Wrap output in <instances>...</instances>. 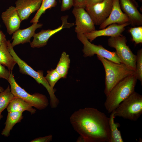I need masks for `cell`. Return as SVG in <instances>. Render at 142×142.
I'll use <instances>...</instances> for the list:
<instances>
[{"mask_svg": "<svg viewBox=\"0 0 142 142\" xmlns=\"http://www.w3.org/2000/svg\"><path fill=\"white\" fill-rule=\"evenodd\" d=\"M79 142H110L109 118L96 108L86 107L74 112L70 118Z\"/></svg>", "mask_w": 142, "mask_h": 142, "instance_id": "6da1fadb", "label": "cell"}, {"mask_svg": "<svg viewBox=\"0 0 142 142\" xmlns=\"http://www.w3.org/2000/svg\"><path fill=\"white\" fill-rule=\"evenodd\" d=\"M137 79L135 74L129 75L120 81L106 95L104 106L109 113H111L119 104L135 91Z\"/></svg>", "mask_w": 142, "mask_h": 142, "instance_id": "7a4b0ae2", "label": "cell"}, {"mask_svg": "<svg viewBox=\"0 0 142 142\" xmlns=\"http://www.w3.org/2000/svg\"><path fill=\"white\" fill-rule=\"evenodd\" d=\"M97 56L102 63L105 70L104 93L106 96L120 81L129 75L135 74V70L123 63H116L101 56Z\"/></svg>", "mask_w": 142, "mask_h": 142, "instance_id": "3957f363", "label": "cell"}, {"mask_svg": "<svg viewBox=\"0 0 142 142\" xmlns=\"http://www.w3.org/2000/svg\"><path fill=\"white\" fill-rule=\"evenodd\" d=\"M7 45L8 50L19 66L20 72L23 74L30 76L38 84L43 85L46 89L49 94L50 104L51 108H56L59 103V101L55 94V90L51 88L45 77L44 76L43 71L35 70L20 58L14 51L10 40L7 41Z\"/></svg>", "mask_w": 142, "mask_h": 142, "instance_id": "277c9868", "label": "cell"}, {"mask_svg": "<svg viewBox=\"0 0 142 142\" xmlns=\"http://www.w3.org/2000/svg\"><path fill=\"white\" fill-rule=\"evenodd\" d=\"M115 117L137 120L142 114V96L134 92L122 101L114 110Z\"/></svg>", "mask_w": 142, "mask_h": 142, "instance_id": "5b68a950", "label": "cell"}, {"mask_svg": "<svg viewBox=\"0 0 142 142\" xmlns=\"http://www.w3.org/2000/svg\"><path fill=\"white\" fill-rule=\"evenodd\" d=\"M11 91L15 97L21 98L36 109L42 110L48 105L49 101L44 95L39 93L31 94L22 88L17 83L12 71L8 81Z\"/></svg>", "mask_w": 142, "mask_h": 142, "instance_id": "8992f818", "label": "cell"}, {"mask_svg": "<svg viewBox=\"0 0 142 142\" xmlns=\"http://www.w3.org/2000/svg\"><path fill=\"white\" fill-rule=\"evenodd\" d=\"M127 42L126 37L123 35L110 37L108 40V45L115 49L116 54L121 63L135 72L136 55L127 45Z\"/></svg>", "mask_w": 142, "mask_h": 142, "instance_id": "52a82bcc", "label": "cell"}, {"mask_svg": "<svg viewBox=\"0 0 142 142\" xmlns=\"http://www.w3.org/2000/svg\"><path fill=\"white\" fill-rule=\"evenodd\" d=\"M77 37L83 45L82 51L84 57H91L96 54L113 62L121 63L115 52L110 51L101 45H96L92 43L84 34L77 33Z\"/></svg>", "mask_w": 142, "mask_h": 142, "instance_id": "ba28073f", "label": "cell"}, {"mask_svg": "<svg viewBox=\"0 0 142 142\" xmlns=\"http://www.w3.org/2000/svg\"><path fill=\"white\" fill-rule=\"evenodd\" d=\"M72 12L75 18V31L77 33L85 34L95 30V25L85 8L74 7Z\"/></svg>", "mask_w": 142, "mask_h": 142, "instance_id": "9c48e42d", "label": "cell"}, {"mask_svg": "<svg viewBox=\"0 0 142 142\" xmlns=\"http://www.w3.org/2000/svg\"><path fill=\"white\" fill-rule=\"evenodd\" d=\"M113 0H104L92 6L85 7L95 25H100L108 18L111 10Z\"/></svg>", "mask_w": 142, "mask_h": 142, "instance_id": "30bf717a", "label": "cell"}, {"mask_svg": "<svg viewBox=\"0 0 142 142\" xmlns=\"http://www.w3.org/2000/svg\"><path fill=\"white\" fill-rule=\"evenodd\" d=\"M130 24L129 22L119 25L117 23L110 24L107 28L100 30H95L89 33L84 34L87 39L92 42L97 38L101 36L114 37L122 35L121 33L125 27Z\"/></svg>", "mask_w": 142, "mask_h": 142, "instance_id": "8fae6325", "label": "cell"}, {"mask_svg": "<svg viewBox=\"0 0 142 142\" xmlns=\"http://www.w3.org/2000/svg\"><path fill=\"white\" fill-rule=\"evenodd\" d=\"M130 22L127 16L122 10L119 0H113L112 7L110 14L108 18L100 25L99 28L102 29L113 23L121 25Z\"/></svg>", "mask_w": 142, "mask_h": 142, "instance_id": "7c38bea8", "label": "cell"}, {"mask_svg": "<svg viewBox=\"0 0 142 142\" xmlns=\"http://www.w3.org/2000/svg\"><path fill=\"white\" fill-rule=\"evenodd\" d=\"M1 17L10 35L18 29L22 21L15 7L11 6L3 12Z\"/></svg>", "mask_w": 142, "mask_h": 142, "instance_id": "4fadbf2b", "label": "cell"}, {"mask_svg": "<svg viewBox=\"0 0 142 142\" xmlns=\"http://www.w3.org/2000/svg\"><path fill=\"white\" fill-rule=\"evenodd\" d=\"M42 0H17L15 8L21 21L27 19L39 9Z\"/></svg>", "mask_w": 142, "mask_h": 142, "instance_id": "5bb4252c", "label": "cell"}, {"mask_svg": "<svg viewBox=\"0 0 142 142\" xmlns=\"http://www.w3.org/2000/svg\"><path fill=\"white\" fill-rule=\"evenodd\" d=\"M120 5L123 12L127 16L130 24L133 26L142 25V15L132 0H119Z\"/></svg>", "mask_w": 142, "mask_h": 142, "instance_id": "9a60e30c", "label": "cell"}, {"mask_svg": "<svg viewBox=\"0 0 142 142\" xmlns=\"http://www.w3.org/2000/svg\"><path fill=\"white\" fill-rule=\"evenodd\" d=\"M43 26L42 23H33L29 27L24 29H19L13 34L12 39H13L11 43L13 47L20 44L30 43L31 38L33 37L35 34L36 30L41 27Z\"/></svg>", "mask_w": 142, "mask_h": 142, "instance_id": "2e32d148", "label": "cell"}, {"mask_svg": "<svg viewBox=\"0 0 142 142\" xmlns=\"http://www.w3.org/2000/svg\"><path fill=\"white\" fill-rule=\"evenodd\" d=\"M65 28L63 24L54 29L42 30L40 32L35 33L33 39L30 43L31 47L33 48L43 47L47 44L49 38L53 35Z\"/></svg>", "mask_w": 142, "mask_h": 142, "instance_id": "e0dca14e", "label": "cell"}, {"mask_svg": "<svg viewBox=\"0 0 142 142\" xmlns=\"http://www.w3.org/2000/svg\"><path fill=\"white\" fill-rule=\"evenodd\" d=\"M33 107L23 99L15 97L10 102L7 109L8 112L18 111L23 113L27 111L33 114L36 111V110Z\"/></svg>", "mask_w": 142, "mask_h": 142, "instance_id": "ac0fdd59", "label": "cell"}, {"mask_svg": "<svg viewBox=\"0 0 142 142\" xmlns=\"http://www.w3.org/2000/svg\"><path fill=\"white\" fill-rule=\"evenodd\" d=\"M23 118L22 113L18 111L8 112L5 126L1 133L2 135L8 136L11 131L17 123L20 122Z\"/></svg>", "mask_w": 142, "mask_h": 142, "instance_id": "d6986e66", "label": "cell"}, {"mask_svg": "<svg viewBox=\"0 0 142 142\" xmlns=\"http://www.w3.org/2000/svg\"><path fill=\"white\" fill-rule=\"evenodd\" d=\"M0 63L7 67L10 71L13 69L17 64L8 50L7 41L0 45Z\"/></svg>", "mask_w": 142, "mask_h": 142, "instance_id": "ffe728a7", "label": "cell"}, {"mask_svg": "<svg viewBox=\"0 0 142 142\" xmlns=\"http://www.w3.org/2000/svg\"><path fill=\"white\" fill-rule=\"evenodd\" d=\"M114 114V110L111 113L109 118L111 135L110 142H123L120 131L118 129V128L120 126V124L118 123L115 122L114 119L115 117Z\"/></svg>", "mask_w": 142, "mask_h": 142, "instance_id": "44dd1931", "label": "cell"}, {"mask_svg": "<svg viewBox=\"0 0 142 142\" xmlns=\"http://www.w3.org/2000/svg\"><path fill=\"white\" fill-rule=\"evenodd\" d=\"M70 62L69 55L66 52H63L55 69L62 78H66Z\"/></svg>", "mask_w": 142, "mask_h": 142, "instance_id": "7402d4cb", "label": "cell"}, {"mask_svg": "<svg viewBox=\"0 0 142 142\" xmlns=\"http://www.w3.org/2000/svg\"><path fill=\"white\" fill-rule=\"evenodd\" d=\"M56 0H42L41 6L34 17L30 21L31 23H38L39 20L46 10L55 7L57 5Z\"/></svg>", "mask_w": 142, "mask_h": 142, "instance_id": "603a6c76", "label": "cell"}, {"mask_svg": "<svg viewBox=\"0 0 142 142\" xmlns=\"http://www.w3.org/2000/svg\"><path fill=\"white\" fill-rule=\"evenodd\" d=\"M15 97L12 93L10 87L8 86L3 92L0 93V113L7 108L11 101Z\"/></svg>", "mask_w": 142, "mask_h": 142, "instance_id": "cb8c5ba5", "label": "cell"}, {"mask_svg": "<svg viewBox=\"0 0 142 142\" xmlns=\"http://www.w3.org/2000/svg\"><path fill=\"white\" fill-rule=\"evenodd\" d=\"M135 75L137 80L142 83V49L138 50L136 55Z\"/></svg>", "mask_w": 142, "mask_h": 142, "instance_id": "d4e9b609", "label": "cell"}, {"mask_svg": "<svg viewBox=\"0 0 142 142\" xmlns=\"http://www.w3.org/2000/svg\"><path fill=\"white\" fill-rule=\"evenodd\" d=\"M47 72V74L45 77L50 86L54 89L56 83L62 78L55 69L48 70Z\"/></svg>", "mask_w": 142, "mask_h": 142, "instance_id": "484cf974", "label": "cell"}, {"mask_svg": "<svg viewBox=\"0 0 142 142\" xmlns=\"http://www.w3.org/2000/svg\"><path fill=\"white\" fill-rule=\"evenodd\" d=\"M133 40L136 44L142 43V26L131 28L129 30Z\"/></svg>", "mask_w": 142, "mask_h": 142, "instance_id": "4316f807", "label": "cell"}, {"mask_svg": "<svg viewBox=\"0 0 142 142\" xmlns=\"http://www.w3.org/2000/svg\"><path fill=\"white\" fill-rule=\"evenodd\" d=\"M10 72L8 69L6 68L4 66L0 63V78L5 79L8 81Z\"/></svg>", "mask_w": 142, "mask_h": 142, "instance_id": "83f0119b", "label": "cell"}, {"mask_svg": "<svg viewBox=\"0 0 142 142\" xmlns=\"http://www.w3.org/2000/svg\"><path fill=\"white\" fill-rule=\"evenodd\" d=\"M73 6L72 0H62L61 11H64L69 10Z\"/></svg>", "mask_w": 142, "mask_h": 142, "instance_id": "f1b7e54d", "label": "cell"}, {"mask_svg": "<svg viewBox=\"0 0 142 142\" xmlns=\"http://www.w3.org/2000/svg\"><path fill=\"white\" fill-rule=\"evenodd\" d=\"M52 135H49L44 137L37 138L30 141L31 142H49L52 140Z\"/></svg>", "mask_w": 142, "mask_h": 142, "instance_id": "f546056e", "label": "cell"}, {"mask_svg": "<svg viewBox=\"0 0 142 142\" xmlns=\"http://www.w3.org/2000/svg\"><path fill=\"white\" fill-rule=\"evenodd\" d=\"M87 0H72L73 7L85 8Z\"/></svg>", "mask_w": 142, "mask_h": 142, "instance_id": "4dcf8cb0", "label": "cell"}, {"mask_svg": "<svg viewBox=\"0 0 142 142\" xmlns=\"http://www.w3.org/2000/svg\"><path fill=\"white\" fill-rule=\"evenodd\" d=\"M68 16H63L61 17V19L62 21V24L64 27L65 28H70V27L74 25V23H69L68 22L67 19L68 18Z\"/></svg>", "mask_w": 142, "mask_h": 142, "instance_id": "1f68e13d", "label": "cell"}, {"mask_svg": "<svg viewBox=\"0 0 142 142\" xmlns=\"http://www.w3.org/2000/svg\"><path fill=\"white\" fill-rule=\"evenodd\" d=\"M104 0H87L85 7H88L93 6L95 4L100 3Z\"/></svg>", "mask_w": 142, "mask_h": 142, "instance_id": "d6a6232c", "label": "cell"}, {"mask_svg": "<svg viewBox=\"0 0 142 142\" xmlns=\"http://www.w3.org/2000/svg\"><path fill=\"white\" fill-rule=\"evenodd\" d=\"M7 40L5 35L2 31L0 30V45L6 42Z\"/></svg>", "mask_w": 142, "mask_h": 142, "instance_id": "836d02e7", "label": "cell"}, {"mask_svg": "<svg viewBox=\"0 0 142 142\" xmlns=\"http://www.w3.org/2000/svg\"><path fill=\"white\" fill-rule=\"evenodd\" d=\"M133 2H134V3H135V4L136 5V6L138 7V3L136 1V0H132Z\"/></svg>", "mask_w": 142, "mask_h": 142, "instance_id": "e575fe53", "label": "cell"}, {"mask_svg": "<svg viewBox=\"0 0 142 142\" xmlns=\"http://www.w3.org/2000/svg\"><path fill=\"white\" fill-rule=\"evenodd\" d=\"M4 90V89L2 87L0 86V93L3 92Z\"/></svg>", "mask_w": 142, "mask_h": 142, "instance_id": "d590c367", "label": "cell"}, {"mask_svg": "<svg viewBox=\"0 0 142 142\" xmlns=\"http://www.w3.org/2000/svg\"><path fill=\"white\" fill-rule=\"evenodd\" d=\"M3 117V115L0 113V120Z\"/></svg>", "mask_w": 142, "mask_h": 142, "instance_id": "8d00e7d4", "label": "cell"}, {"mask_svg": "<svg viewBox=\"0 0 142 142\" xmlns=\"http://www.w3.org/2000/svg\"><path fill=\"white\" fill-rule=\"evenodd\" d=\"M139 1H140V2H142V0H138Z\"/></svg>", "mask_w": 142, "mask_h": 142, "instance_id": "74e56055", "label": "cell"}]
</instances>
